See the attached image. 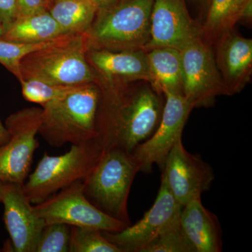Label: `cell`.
Listing matches in <instances>:
<instances>
[{
	"label": "cell",
	"instance_id": "1",
	"mask_svg": "<svg viewBox=\"0 0 252 252\" xmlns=\"http://www.w3.org/2000/svg\"><path fill=\"white\" fill-rule=\"evenodd\" d=\"M99 87L97 140L104 152L119 147L132 153L158 126L165 104L162 94L144 81Z\"/></svg>",
	"mask_w": 252,
	"mask_h": 252
},
{
	"label": "cell",
	"instance_id": "2",
	"mask_svg": "<svg viewBox=\"0 0 252 252\" xmlns=\"http://www.w3.org/2000/svg\"><path fill=\"white\" fill-rule=\"evenodd\" d=\"M99 97V86L92 82L77 86L67 94L44 104L38 133L54 147L97 140Z\"/></svg>",
	"mask_w": 252,
	"mask_h": 252
},
{
	"label": "cell",
	"instance_id": "3",
	"mask_svg": "<svg viewBox=\"0 0 252 252\" xmlns=\"http://www.w3.org/2000/svg\"><path fill=\"white\" fill-rule=\"evenodd\" d=\"M154 0H114L99 8L85 33L89 49H145L150 39Z\"/></svg>",
	"mask_w": 252,
	"mask_h": 252
},
{
	"label": "cell",
	"instance_id": "4",
	"mask_svg": "<svg viewBox=\"0 0 252 252\" xmlns=\"http://www.w3.org/2000/svg\"><path fill=\"white\" fill-rule=\"evenodd\" d=\"M88 50L85 33L64 34L54 44L23 58L22 81L37 79L64 86L97 83L95 74L86 60Z\"/></svg>",
	"mask_w": 252,
	"mask_h": 252
},
{
	"label": "cell",
	"instance_id": "5",
	"mask_svg": "<svg viewBox=\"0 0 252 252\" xmlns=\"http://www.w3.org/2000/svg\"><path fill=\"white\" fill-rule=\"evenodd\" d=\"M140 166L133 154L120 147L104 151L98 163L83 181L86 198L99 210L131 225L127 200Z\"/></svg>",
	"mask_w": 252,
	"mask_h": 252
},
{
	"label": "cell",
	"instance_id": "6",
	"mask_svg": "<svg viewBox=\"0 0 252 252\" xmlns=\"http://www.w3.org/2000/svg\"><path fill=\"white\" fill-rule=\"evenodd\" d=\"M103 153L98 141L93 140L72 144L69 152L58 157L44 154L23 184V191L32 205L41 203L76 182L86 180Z\"/></svg>",
	"mask_w": 252,
	"mask_h": 252
},
{
	"label": "cell",
	"instance_id": "7",
	"mask_svg": "<svg viewBox=\"0 0 252 252\" xmlns=\"http://www.w3.org/2000/svg\"><path fill=\"white\" fill-rule=\"evenodd\" d=\"M41 109L28 107L11 114L5 122L10 137L0 147V181L23 185L31 172L39 142Z\"/></svg>",
	"mask_w": 252,
	"mask_h": 252
},
{
	"label": "cell",
	"instance_id": "8",
	"mask_svg": "<svg viewBox=\"0 0 252 252\" xmlns=\"http://www.w3.org/2000/svg\"><path fill=\"white\" fill-rule=\"evenodd\" d=\"M34 210L46 225L64 223L107 232H119L129 226L93 205L84 194L83 181H78L34 205Z\"/></svg>",
	"mask_w": 252,
	"mask_h": 252
},
{
	"label": "cell",
	"instance_id": "9",
	"mask_svg": "<svg viewBox=\"0 0 252 252\" xmlns=\"http://www.w3.org/2000/svg\"><path fill=\"white\" fill-rule=\"evenodd\" d=\"M180 53L183 96L193 108L210 107L218 96L230 95L217 68L211 44L198 38Z\"/></svg>",
	"mask_w": 252,
	"mask_h": 252
},
{
	"label": "cell",
	"instance_id": "10",
	"mask_svg": "<svg viewBox=\"0 0 252 252\" xmlns=\"http://www.w3.org/2000/svg\"><path fill=\"white\" fill-rule=\"evenodd\" d=\"M165 104L161 119L153 135L132 151L140 171L149 173L154 164L162 170L165 160L182 132L189 114L193 109L182 94L163 93Z\"/></svg>",
	"mask_w": 252,
	"mask_h": 252
},
{
	"label": "cell",
	"instance_id": "11",
	"mask_svg": "<svg viewBox=\"0 0 252 252\" xmlns=\"http://www.w3.org/2000/svg\"><path fill=\"white\" fill-rule=\"evenodd\" d=\"M182 209L162 177L153 206L142 220L121 231H102V234L122 252H141L162 232L180 221Z\"/></svg>",
	"mask_w": 252,
	"mask_h": 252
},
{
	"label": "cell",
	"instance_id": "12",
	"mask_svg": "<svg viewBox=\"0 0 252 252\" xmlns=\"http://www.w3.org/2000/svg\"><path fill=\"white\" fill-rule=\"evenodd\" d=\"M165 179L177 203L182 207L201 196L215 180L212 167L198 155L186 150L182 137L177 141L167 156L162 170Z\"/></svg>",
	"mask_w": 252,
	"mask_h": 252
},
{
	"label": "cell",
	"instance_id": "13",
	"mask_svg": "<svg viewBox=\"0 0 252 252\" xmlns=\"http://www.w3.org/2000/svg\"><path fill=\"white\" fill-rule=\"evenodd\" d=\"M200 37L202 26L190 16L186 0H154L150 39L145 51L158 47L180 51Z\"/></svg>",
	"mask_w": 252,
	"mask_h": 252
},
{
	"label": "cell",
	"instance_id": "14",
	"mask_svg": "<svg viewBox=\"0 0 252 252\" xmlns=\"http://www.w3.org/2000/svg\"><path fill=\"white\" fill-rule=\"evenodd\" d=\"M1 203L4 206V224L10 237L3 251L36 252L46 223L36 215L23 185L6 183Z\"/></svg>",
	"mask_w": 252,
	"mask_h": 252
},
{
	"label": "cell",
	"instance_id": "15",
	"mask_svg": "<svg viewBox=\"0 0 252 252\" xmlns=\"http://www.w3.org/2000/svg\"><path fill=\"white\" fill-rule=\"evenodd\" d=\"M86 60L95 74L98 86L122 85L140 81L153 84L145 50L89 49Z\"/></svg>",
	"mask_w": 252,
	"mask_h": 252
},
{
	"label": "cell",
	"instance_id": "16",
	"mask_svg": "<svg viewBox=\"0 0 252 252\" xmlns=\"http://www.w3.org/2000/svg\"><path fill=\"white\" fill-rule=\"evenodd\" d=\"M212 46L217 68L230 95L241 92L252 77V39L232 30Z\"/></svg>",
	"mask_w": 252,
	"mask_h": 252
},
{
	"label": "cell",
	"instance_id": "17",
	"mask_svg": "<svg viewBox=\"0 0 252 252\" xmlns=\"http://www.w3.org/2000/svg\"><path fill=\"white\" fill-rule=\"evenodd\" d=\"M180 225L194 252L222 251L220 223L217 217L203 206L200 197L182 207Z\"/></svg>",
	"mask_w": 252,
	"mask_h": 252
},
{
	"label": "cell",
	"instance_id": "18",
	"mask_svg": "<svg viewBox=\"0 0 252 252\" xmlns=\"http://www.w3.org/2000/svg\"><path fill=\"white\" fill-rule=\"evenodd\" d=\"M146 51L154 89L162 94L170 92L183 95L180 50L158 47Z\"/></svg>",
	"mask_w": 252,
	"mask_h": 252
},
{
	"label": "cell",
	"instance_id": "19",
	"mask_svg": "<svg viewBox=\"0 0 252 252\" xmlns=\"http://www.w3.org/2000/svg\"><path fill=\"white\" fill-rule=\"evenodd\" d=\"M67 34L49 11L18 17L1 38L18 43L46 42Z\"/></svg>",
	"mask_w": 252,
	"mask_h": 252
},
{
	"label": "cell",
	"instance_id": "20",
	"mask_svg": "<svg viewBox=\"0 0 252 252\" xmlns=\"http://www.w3.org/2000/svg\"><path fill=\"white\" fill-rule=\"evenodd\" d=\"M99 8L94 0H52L48 11L67 34L89 31Z\"/></svg>",
	"mask_w": 252,
	"mask_h": 252
},
{
	"label": "cell",
	"instance_id": "21",
	"mask_svg": "<svg viewBox=\"0 0 252 252\" xmlns=\"http://www.w3.org/2000/svg\"><path fill=\"white\" fill-rule=\"evenodd\" d=\"M206 19L202 26L204 40L212 44L242 21L243 10L250 0H210Z\"/></svg>",
	"mask_w": 252,
	"mask_h": 252
},
{
	"label": "cell",
	"instance_id": "22",
	"mask_svg": "<svg viewBox=\"0 0 252 252\" xmlns=\"http://www.w3.org/2000/svg\"><path fill=\"white\" fill-rule=\"evenodd\" d=\"M59 38L41 43H18L0 39V64L14 74L21 82L22 81L21 62L23 58L34 51L54 44Z\"/></svg>",
	"mask_w": 252,
	"mask_h": 252
},
{
	"label": "cell",
	"instance_id": "23",
	"mask_svg": "<svg viewBox=\"0 0 252 252\" xmlns=\"http://www.w3.org/2000/svg\"><path fill=\"white\" fill-rule=\"evenodd\" d=\"M69 252H122L102 230L71 226Z\"/></svg>",
	"mask_w": 252,
	"mask_h": 252
},
{
	"label": "cell",
	"instance_id": "24",
	"mask_svg": "<svg viewBox=\"0 0 252 252\" xmlns=\"http://www.w3.org/2000/svg\"><path fill=\"white\" fill-rule=\"evenodd\" d=\"M20 83L23 97L28 102L40 104L41 107L67 94L79 86L58 85L37 79H26Z\"/></svg>",
	"mask_w": 252,
	"mask_h": 252
},
{
	"label": "cell",
	"instance_id": "25",
	"mask_svg": "<svg viewBox=\"0 0 252 252\" xmlns=\"http://www.w3.org/2000/svg\"><path fill=\"white\" fill-rule=\"evenodd\" d=\"M141 252H194L181 227L180 221L167 228Z\"/></svg>",
	"mask_w": 252,
	"mask_h": 252
},
{
	"label": "cell",
	"instance_id": "26",
	"mask_svg": "<svg viewBox=\"0 0 252 252\" xmlns=\"http://www.w3.org/2000/svg\"><path fill=\"white\" fill-rule=\"evenodd\" d=\"M71 226L64 223L46 224L42 230L36 252H69Z\"/></svg>",
	"mask_w": 252,
	"mask_h": 252
},
{
	"label": "cell",
	"instance_id": "27",
	"mask_svg": "<svg viewBox=\"0 0 252 252\" xmlns=\"http://www.w3.org/2000/svg\"><path fill=\"white\" fill-rule=\"evenodd\" d=\"M18 17V0H0V23L4 32Z\"/></svg>",
	"mask_w": 252,
	"mask_h": 252
},
{
	"label": "cell",
	"instance_id": "28",
	"mask_svg": "<svg viewBox=\"0 0 252 252\" xmlns=\"http://www.w3.org/2000/svg\"><path fill=\"white\" fill-rule=\"evenodd\" d=\"M51 1L52 0H18V17L48 11Z\"/></svg>",
	"mask_w": 252,
	"mask_h": 252
},
{
	"label": "cell",
	"instance_id": "29",
	"mask_svg": "<svg viewBox=\"0 0 252 252\" xmlns=\"http://www.w3.org/2000/svg\"><path fill=\"white\" fill-rule=\"evenodd\" d=\"M10 134L6 129V126L1 122L0 119V147L9 140Z\"/></svg>",
	"mask_w": 252,
	"mask_h": 252
},
{
	"label": "cell",
	"instance_id": "30",
	"mask_svg": "<svg viewBox=\"0 0 252 252\" xmlns=\"http://www.w3.org/2000/svg\"><path fill=\"white\" fill-rule=\"evenodd\" d=\"M114 1V0H94L98 8H101L102 6H106V5L110 4V3Z\"/></svg>",
	"mask_w": 252,
	"mask_h": 252
},
{
	"label": "cell",
	"instance_id": "31",
	"mask_svg": "<svg viewBox=\"0 0 252 252\" xmlns=\"http://www.w3.org/2000/svg\"><path fill=\"white\" fill-rule=\"evenodd\" d=\"M5 186H6V183L0 181V203L2 201L3 196H4Z\"/></svg>",
	"mask_w": 252,
	"mask_h": 252
},
{
	"label": "cell",
	"instance_id": "32",
	"mask_svg": "<svg viewBox=\"0 0 252 252\" xmlns=\"http://www.w3.org/2000/svg\"><path fill=\"white\" fill-rule=\"evenodd\" d=\"M4 28L1 26V23H0V39L2 37V36L4 35Z\"/></svg>",
	"mask_w": 252,
	"mask_h": 252
},
{
	"label": "cell",
	"instance_id": "33",
	"mask_svg": "<svg viewBox=\"0 0 252 252\" xmlns=\"http://www.w3.org/2000/svg\"><path fill=\"white\" fill-rule=\"evenodd\" d=\"M198 1H200V2L204 3V2H207V1H208L209 0H198Z\"/></svg>",
	"mask_w": 252,
	"mask_h": 252
}]
</instances>
